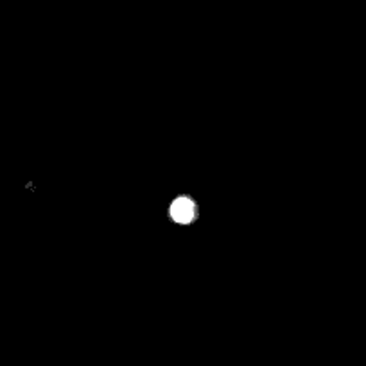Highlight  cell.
I'll return each mask as SVG.
<instances>
[{
    "label": "cell",
    "instance_id": "1",
    "mask_svg": "<svg viewBox=\"0 0 366 366\" xmlns=\"http://www.w3.org/2000/svg\"><path fill=\"white\" fill-rule=\"evenodd\" d=\"M171 216L176 223H191L196 216V205L189 198H178L172 203Z\"/></svg>",
    "mask_w": 366,
    "mask_h": 366
}]
</instances>
